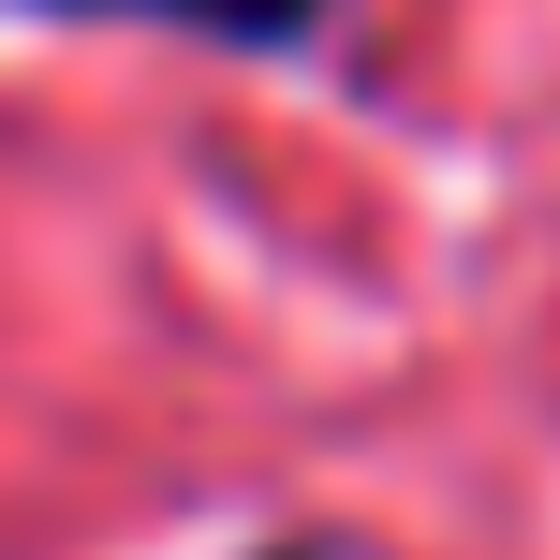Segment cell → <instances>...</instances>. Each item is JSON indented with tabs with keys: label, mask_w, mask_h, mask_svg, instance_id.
<instances>
[{
	"label": "cell",
	"mask_w": 560,
	"mask_h": 560,
	"mask_svg": "<svg viewBox=\"0 0 560 560\" xmlns=\"http://www.w3.org/2000/svg\"><path fill=\"white\" fill-rule=\"evenodd\" d=\"M207 15H222V30H280L295 0H207Z\"/></svg>",
	"instance_id": "6da1fadb"
}]
</instances>
